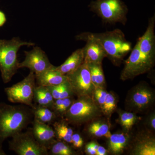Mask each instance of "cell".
Returning a JSON list of instances; mask_svg holds the SVG:
<instances>
[{
	"instance_id": "obj_1",
	"label": "cell",
	"mask_w": 155,
	"mask_h": 155,
	"mask_svg": "<svg viewBox=\"0 0 155 155\" xmlns=\"http://www.w3.org/2000/svg\"><path fill=\"white\" fill-rule=\"evenodd\" d=\"M33 120L32 108L20 104L0 103V146L7 139L25 129Z\"/></svg>"
},
{
	"instance_id": "obj_2",
	"label": "cell",
	"mask_w": 155,
	"mask_h": 155,
	"mask_svg": "<svg viewBox=\"0 0 155 155\" xmlns=\"http://www.w3.org/2000/svg\"><path fill=\"white\" fill-rule=\"evenodd\" d=\"M91 35L99 42L108 57L115 65H119L123 58L132 50L131 44L119 29L102 33H91Z\"/></svg>"
},
{
	"instance_id": "obj_3",
	"label": "cell",
	"mask_w": 155,
	"mask_h": 155,
	"mask_svg": "<svg viewBox=\"0 0 155 155\" xmlns=\"http://www.w3.org/2000/svg\"><path fill=\"white\" fill-rule=\"evenodd\" d=\"M35 45L33 42L22 41L19 37L10 40L0 39V71L4 83L10 82L19 69L17 53L20 48Z\"/></svg>"
},
{
	"instance_id": "obj_4",
	"label": "cell",
	"mask_w": 155,
	"mask_h": 155,
	"mask_svg": "<svg viewBox=\"0 0 155 155\" xmlns=\"http://www.w3.org/2000/svg\"><path fill=\"white\" fill-rule=\"evenodd\" d=\"M101 110L92 96L78 97L64 115L69 124L79 125L91 121L101 115Z\"/></svg>"
},
{
	"instance_id": "obj_5",
	"label": "cell",
	"mask_w": 155,
	"mask_h": 155,
	"mask_svg": "<svg viewBox=\"0 0 155 155\" xmlns=\"http://www.w3.org/2000/svg\"><path fill=\"white\" fill-rule=\"evenodd\" d=\"M89 7L105 23L125 25L127 22L128 9L122 0H96Z\"/></svg>"
},
{
	"instance_id": "obj_6",
	"label": "cell",
	"mask_w": 155,
	"mask_h": 155,
	"mask_svg": "<svg viewBox=\"0 0 155 155\" xmlns=\"http://www.w3.org/2000/svg\"><path fill=\"white\" fill-rule=\"evenodd\" d=\"M35 75L29 72L24 79L12 86L6 87L5 91L9 101L33 107L34 92L35 86Z\"/></svg>"
},
{
	"instance_id": "obj_7",
	"label": "cell",
	"mask_w": 155,
	"mask_h": 155,
	"mask_svg": "<svg viewBox=\"0 0 155 155\" xmlns=\"http://www.w3.org/2000/svg\"><path fill=\"white\" fill-rule=\"evenodd\" d=\"M9 149L18 155H49L47 149L39 144L34 137L31 128L11 137Z\"/></svg>"
},
{
	"instance_id": "obj_8",
	"label": "cell",
	"mask_w": 155,
	"mask_h": 155,
	"mask_svg": "<svg viewBox=\"0 0 155 155\" xmlns=\"http://www.w3.org/2000/svg\"><path fill=\"white\" fill-rule=\"evenodd\" d=\"M155 95L153 89L144 82L132 87L126 97L127 110L135 112H144L153 105Z\"/></svg>"
},
{
	"instance_id": "obj_9",
	"label": "cell",
	"mask_w": 155,
	"mask_h": 155,
	"mask_svg": "<svg viewBox=\"0 0 155 155\" xmlns=\"http://www.w3.org/2000/svg\"><path fill=\"white\" fill-rule=\"evenodd\" d=\"M154 64L142 54L137 41L131 51L130 56L125 61V66L121 72L120 79L122 81L132 79L146 73L152 69Z\"/></svg>"
},
{
	"instance_id": "obj_10",
	"label": "cell",
	"mask_w": 155,
	"mask_h": 155,
	"mask_svg": "<svg viewBox=\"0 0 155 155\" xmlns=\"http://www.w3.org/2000/svg\"><path fill=\"white\" fill-rule=\"evenodd\" d=\"M73 94L78 97L92 96L96 87L92 81L87 64L85 62L77 69L66 75Z\"/></svg>"
},
{
	"instance_id": "obj_11",
	"label": "cell",
	"mask_w": 155,
	"mask_h": 155,
	"mask_svg": "<svg viewBox=\"0 0 155 155\" xmlns=\"http://www.w3.org/2000/svg\"><path fill=\"white\" fill-rule=\"evenodd\" d=\"M24 53L25 58L22 63H19V69L28 68L31 72L37 75L54 66L50 63L44 51L38 47H35L31 51H25Z\"/></svg>"
},
{
	"instance_id": "obj_12",
	"label": "cell",
	"mask_w": 155,
	"mask_h": 155,
	"mask_svg": "<svg viewBox=\"0 0 155 155\" xmlns=\"http://www.w3.org/2000/svg\"><path fill=\"white\" fill-rule=\"evenodd\" d=\"M77 40L86 42L82 48L84 62L86 63H102L104 58L107 57V53L99 42L91 35L90 32H85L76 36Z\"/></svg>"
},
{
	"instance_id": "obj_13",
	"label": "cell",
	"mask_w": 155,
	"mask_h": 155,
	"mask_svg": "<svg viewBox=\"0 0 155 155\" xmlns=\"http://www.w3.org/2000/svg\"><path fill=\"white\" fill-rule=\"evenodd\" d=\"M155 15L149 19L146 31L138 39L139 48L142 54L155 63Z\"/></svg>"
},
{
	"instance_id": "obj_14",
	"label": "cell",
	"mask_w": 155,
	"mask_h": 155,
	"mask_svg": "<svg viewBox=\"0 0 155 155\" xmlns=\"http://www.w3.org/2000/svg\"><path fill=\"white\" fill-rule=\"evenodd\" d=\"M31 131L35 138L42 146L48 150L57 139L54 128L50 125L40 123L33 120Z\"/></svg>"
},
{
	"instance_id": "obj_15",
	"label": "cell",
	"mask_w": 155,
	"mask_h": 155,
	"mask_svg": "<svg viewBox=\"0 0 155 155\" xmlns=\"http://www.w3.org/2000/svg\"><path fill=\"white\" fill-rule=\"evenodd\" d=\"M131 153L134 155H155L154 137L146 133L139 135L131 150Z\"/></svg>"
},
{
	"instance_id": "obj_16",
	"label": "cell",
	"mask_w": 155,
	"mask_h": 155,
	"mask_svg": "<svg viewBox=\"0 0 155 155\" xmlns=\"http://www.w3.org/2000/svg\"><path fill=\"white\" fill-rule=\"evenodd\" d=\"M55 67L54 66L51 69L35 75V81L38 86H55L67 81V76L56 70Z\"/></svg>"
},
{
	"instance_id": "obj_17",
	"label": "cell",
	"mask_w": 155,
	"mask_h": 155,
	"mask_svg": "<svg viewBox=\"0 0 155 155\" xmlns=\"http://www.w3.org/2000/svg\"><path fill=\"white\" fill-rule=\"evenodd\" d=\"M84 62V56L82 48L78 49L72 53L66 61L55 69L61 74L67 75L77 69Z\"/></svg>"
},
{
	"instance_id": "obj_18",
	"label": "cell",
	"mask_w": 155,
	"mask_h": 155,
	"mask_svg": "<svg viewBox=\"0 0 155 155\" xmlns=\"http://www.w3.org/2000/svg\"><path fill=\"white\" fill-rule=\"evenodd\" d=\"M108 150L112 154L122 153L129 143L130 135L128 133H116L112 134L109 138Z\"/></svg>"
},
{
	"instance_id": "obj_19",
	"label": "cell",
	"mask_w": 155,
	"mask_h": 155,
	"mask_svg": "<svg viewBox=\"0 0 155 155\" xmlns=\"http://www.w3.org/2000/svg\"><path fill=\"white\" fill-rule=\"evenodd\" d=\"M32 109L33 120L47 125H52L58 118L54 111L47 107L34 105Z\"/></svg>"
},
{
	"instance_id": "obj_20",
	"label": "cell",
	"mask_w": 155,
	"mask_h": 155,
	"mask_svg": "<svg viewBox=\"0 0 155 155\" xmlns=\"http://www.w3.org/2000/svg\"><path fill=\"white\" fill-rule=\"evenodd\" d=\"M61 121H57L52 124L55 134L56 138L69 144L72 143V136L73 130L69 125V123L63 119Z\"/></svg>"
},
{
	"instance_id": "obj_21",
	"label": "cell",
	"mask_w": 155,
	"mask_h": 155,
	"mask_svg": "<svg viewBox=\"0 0 155 155\" xmlns=\"http://www.w3.org/2000/svg\"><path fill=\"white\" fill-rule=\"evenodd\" d=\"M33 101L38 105L52 109L54 99L47 87L36 86L34 92Z\"/></svg>"
},
{
	"instance_id": "obj_22",
	"label": "cell",
	"mask_w": 155,
	"mask_h": 155,
	"mask_svg": "<svg viewBox=\"0 0 155 155\" xmlns=\"http://www.w3.org/2000/svg\"><path fill=\"white\" fill-rule=\"evenodd\" d=\"M93 83L96 87L104 88L105 78L101 63H87Z\"/></svg>"
},
{
	"instance_id": "obj_23",
	"label": "cell",
	"mask_w": 155,
	"mask_h": 155,
	"mask_svg": "<svg viewBox=\"0 0 155 155\" xmlns=\"http://www.w3.org/2000/svg\"><path fill=\"white\" fill-rule=\"evenodd\" d=\"M88 131L91 135L98 137L109 138L111 135L109 125L102 120L92 122L89 126Z\"/></svg>"
},
{
	"instance_id": "obj_24",
	"label": "cell",
	"mask_w": 155,
	"mask_h": 155,
	"mask_svg": "<svg viewBox=\"0 0 155 155\" xmlns=\"http://www.w3.org/2000/svg\"><path fill=\"white\" fill-rule=\"evenodd\" d=\"M49 155H74L77 154L73 147H70L69 143L56 140L51 145L48 150Z\"/></svg>"
},
{
	"instance_id": "obj_25",
	"label": "cell",
	"mask_w": 155,
	"mask_h": 155,
	"mask_svg": "<svg viewBox=\"0 0 155 155\" xmlns=\"http://www.w3.org/2000/svg\"><path fill=\"white\" fill-rule=\"evenodd\" d=\"M140 119V117L137 116L134 113L122 111L119 114V123L126 133H129L134 125Z\"/></svg>"
},
{
	"instance_id": "obj_26",
	"label": "cell",
	"mask_w": 155,
	"mask_h": 155,
	"mask_svg": "<svg viewBox=\"0 0 155 155\" xmlns=\"http://www.w3.org/2000/svg\"><path fill=\"white\" fill-rule=\"evenodd\" d=\"M74 100L73 97L54 100L52 110L58 117L64 119V115L69 110Z\"/></svg>"
},
{
	"instance_id": "obj_27",
	"label": "cell",
	"mask_w": 155,
	"mask_h": 155,
	"mask_svg": "<svg viewBox=\"0 0 155 155\" xmlns=\"http://www.w3.org/2000/svg\"><path fill=\"white\" fill-rule=\"evenodd\" d=\"M117 103V99L115 95L111 92H107L105 101L101 109L102 112L106 116H110L116 110Z\"/></svg>"
},
{
	"instance_id": "obj_28",
	"label": "cell",
	"mask_w": 155,
	"mask_h": 155,
	"mask_svg": "<svg viewBox=\"0 0 155 155\" xmlns=\"http://www.w3.org/2000/svg\"><path fill=\"white\" fill-rule=\"evenodd\" d=\"M107 93V92L105 90L104 88L97 87L95 89L93 94L92 97L94 99L101 108V110L102 108L105 101Z\"/></svg>"
},
{
	"instance_id": "obj_29",
	"label": "cell",
	"mask_w": 155,
	"mask_h": 155,
	"mask_svg": "<svg viewBox=\"0 0 155 155\" xmlns=\"http://www.w3.org/2000/svg\"><path fill=\"white\" fill-rule=\"evenodd\" d=\"M84 143V141L82 137L78 133H73L72 136V143L73 148L75 149L81 148Z\"/></svg>"
},
{
	"instance_id": "obj_30",
	"label": "cell",
	"mask_w": 155,
	"mask_h": 155,
	"mask_svg": "<svg viewBox=\"0 0 155 155\" xmlns=\"http://www.w3.org/2000/svg\"><path fill=\"white\" fill-rule=\"evenodd\" d=\"M49 91L50 93L54 100L60 99L61 94V84L55 86H46Z\"/></svg>"
},
{
	"instance_id": "obj_31",
	"label": "cell",
	"mask_w": 155,
	"mask_h": 155,
	"mask_svg": "<svg viewBox=\"0 0 155 155\" xmlns=\"http://www.w3.org/2000/svg\"><path fill=\"white\" fill-rule=\"evenodd\" d=\"M147 125L153 130L155 129V113H152L148 118L147 120Z\"/></svg>"
},
{
	"instance_id": "obj_32",
	"label": "cell",
	"mask_w": 155,
	"mask_h": 155,
	"mask_svg": "<svg viewBox=\"0 0 155 155\" xmlns=\"http://www.w3.org/2000/svg\"><path fill=\"white\" fill-rule=\"evenodd\" d=\"M85 150L86 153L88 155H94L96 154V151L91 146L90 143H87L85 146Z\"/></svg>"
},
{
	"instance_id": "obj_33",
	"label": "cell",
	"mask_w": 155,
	"mask_h": 155,
	"mask_svg": "<svg viewBox=\"0 0 155 155\" xmlns=\"http://www.w3.org/2000/svg\"><path fill=\"white\" fill-rule=\"evenodd\" d=\"M107 150L104 147L100 146L96 151V155H105L107 154Z\"/></svg>"
},
{
	"instance_id": "obj_34",
	"label": "cell",
	"mask_w": 155,
	"mask_h": 155,
	"mask_svg": "<svg viewBox=\"0 0 155 155\" xmlns=\"http://www.w3.org/2000/svg\"><path fill=\"white\" fill-rule=\"evenodd\" d=\"M7 21L5 14L2 11H0V27L2 26Z\"/></svg>"
},
{
	"instance_id": "obj_35",
	"label": "cell",
	"mask_w": 155,
	"mask_h": 155,
	"mask_svg": "<svg viewBox=\"0 0 155 155\" xmlns=\"http://www.w3.org/2000/svg\"><path fill=\"white\" fill-rule=\"evenodd\" d=\"M90 143L91 144V146L94 149L97 151V149L98 148L99 146V145L94 141L91 142H90Z\"/></svg>"
},
{
	"instance_id": "obj_36",
	"label": "cell",
	"mask_w": 155,
	"mask_h": 155,
	"mask_svg": "<svg viewBox=\"0 0 155 155\" xmlns=\"http://www.w3.org/2000/svg\"><path fill=\"white\" fill-rule=\"evenodd\" d=\"M6 153L2 149V146H0V155H6Z\"/></svg>"
}]
</instances>
